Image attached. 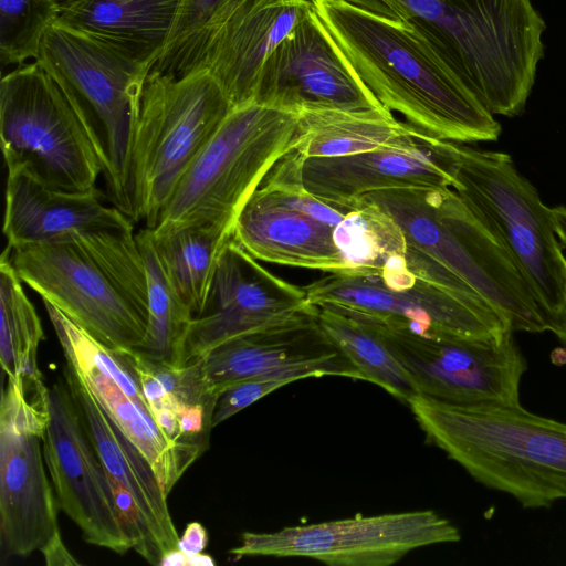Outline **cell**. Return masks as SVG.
Listing matches in <instances>:
<instances>
[{
  "mask_svg": "<svg viewBox=\"0 0 566 566\" xmlns=\"http://www.w3.org/2000/svg\"><path fill=\"white\" fill-rule=\"evenodd\" d=\"M365 321V319H363ZM417 395L455 405H517L527 363L512 331L485 338L423 335L377 322Z\"/></svg>",
  "mask_w": 566,
  "mask_h": 566,
  "instance_id": "cell-12",
  "label": "cell"
},
{
  "mask_svg": "<svg viewBox=\"0 0 566 566\" xmlns=\"http://www.w3.org/2000/svg\"><path fill=\"white\" fill-rule=\"evenodd\" d=\"M415 28L493 115L526 105L546 24L532 0H363Z\"/></svg>",
  "mask_w": 566,
  "mask_h": 566,
  "instance_id": "cell-2",
  "label": "cell"
},
{
  "mask_svg": "<svg viewBox=\"0 0 566 566\" xmlns=\"http://www.w3.org/2000/svg\"><path fill=\"white\" fill-rule=\"evenodd\" d=\"M358 200L389 217L408 245L469 284L513 332L551 331L546 315L507 251L454 189L382 190Z\"/></svg>",
  "mask_w": 566,
  "mask_h": 566,
  "instance_id": "cell-4",
  "label": "cell"
},
{
  "mask_svg": "<svg viewBox=\"0 0 566 566\" xmlns=\"http://www.w3.org/2000/svg\"><path fill=\"white\" fill-rule=\"evenodd\" d=\"M7 247L0 258V359L8 375L38 374V348L44 332L27 297Z\"/></svg>",
  "mask_w": 566,
  "mask_h": 566,
  "instance_id": "cell-30",
  "label": "cell"
},
{
  "mask_svg": "<svg viewBox=\"0 0 566 566\" xmlns=\"http://www.w3.org/2000/svg\"><path fill=\"white\" fill-rule=\"evenodd\" d=\"M0 146L8 171H25L59 190H96L102 170L93 145L57 83L36 61L1 78Z\"/></svg>",
  "mask_w": 566,
  "mask_h": 566,
  "instance_id": "cell-9",
  "label": "cell"
},
{
  "mask_svg": "<svg viewBox=\"0 0 566 566\" xmlns=\"http://www.w3.org/2000/svg\"><path fill=\"white\" fill-rule=\"evenodd\" d=\"M200 367L218 396L228 387L251 378L297 381L344 376L361 380L357 369L322 329L316 305L282 323L217 346L200 360Z\"/></svg>",
  "mask_w": 566,
  "mask_h": 566,
  "instance_id": "cell-20",
  "label": "cell"
},
{
  "mask_svg": "<svg viewBox=\"0 0 566 566\" xmlns=\"http://www.w3.org/2000/svg\"><path fill=\"white\" fill-rule=\"evenodd\" d=\"M460 539L450 520L424 510L244 532L229 553L235 558L305 557L331 566H389L415 549Z\"/></svg>",
  "mask_w": 566,
  "mask_h": 566,
  "instance_id": "cell-13",
  "label": "cell"
},
{
  "mask_svg": "<svg viewBox=\"0 0 566 566\" xmlns=\"http://www.w3.org/2000/svg\"><path fill=\"white\" fill-rule=\"evenodd\" d=\"M312 8L355 73L390 112L437 138L495 142L501 125L415 28L345 0Z\"/></svg>",
  "mask_w": 566,
  "mask_h": 566,
  "instance_id": "cell-1",
  "label": "cell"
},
{
  "mask_svg": "<svg viewBox=\"0 0 566 566\" xmlns=\"http://www.w3.org/2000/svg\"><path fill=\"white\" fill-rule=\"evenodd\" d=\"M253 195L272 205L307 214L333 228L340 224L349 212L318 199L303 186L298 156L293 150L271 169Z\"/></svg>",
  "mask_w": 566,
  "mask_h": 566,
  "instance_id": "cell-33",
  "label": "cell"
},
{
  "mask_svg": "<svg viewBox=\"0 0 566 566\" xmlns=\"http://www.w3.org/2000/svg\"><path fill=\"white\" fill-rule=\"evenodd\" d=\"M158 566H190V556L176 547L161 556Z\"/></svg>",
  "mask_w": 566,
  "mask_h": 566,
  "instance_id": "cell-38",
  "label": "cell"
},
{
  "mask_svg": "<svg viewBox=\"0 0 566 566\" xmlns=\"http://www.w3.org/2000/svg\"><path fill=\"white\" fill-rule=\"evenodd\" d=\"M151 233L166 279L197 317L207 301L220 254L233 233L207 224L151 229Z\"/></svg>",
  "mask_w": 566,
  "mask_h": 566,
  "instance_id": "cell-27",
  "label": "cell"
},
{
  "mask_svg": "<svg viewBox=\"0 0 566 566\" xmlns=\"http://www.w3.org/2000/svg\"><path fill=\"white\" fill-rule=\"evenodd\" d=\"M335 228L252 195L240 211L234 240L260 261L328 273L350 271Z\"/></svg>",
  "mask_w": 566,
  "mask_h": 566,
  "instance_id": "cell-24",
  "label": "cell"
},
{
  "mask_svg": "<svg viewBox=\"0 0 566 566\" xmlns=\"http://www.w3.org/2000/svg\"><path fill=\"white\" fill-rule=\"evenodd\" d=\"M552 220L556 235L563 248H566V207L551 208Z\"/></svg>",
  "mask_w": 566,
  "mask_h": 566,
  "instance_id": "cell-37",
  "label": "cell"
},
{
  "mask_svg": "<svg viewBox=\"0 0 566 566\" xmlns=\"http://www.w3.org/2000/svg\"><path fill=\"white\" fill-rule=\"evenodd\" d=\"M408 406L428 440L476 482L525 509L566 500V423L517 405H455L415 395Z\"/></svg>",
  "mask_w": 566,
  "mask_h": 566,
  "instance_id": "cell-3",
  "label": "cell"
},
{
  "mask_svg": "<svg viewBox=\"0 0 566 566\" xmlns=\"http://www.w3.org/2000/svg\"><path fill=\"white\" fill-rule=\"evenodd\" d=\"M298 114L292 150L302 158L338 157L377 149L398 142L413 129L386 108L315 109Z\"/></svg>",
  "mask_w": 566,
  "mask_h": 566,
  "instance_id": "cell-26",
  "label": "cell"
},
{
  "mask_svg": "<svg viewBox=\"0 0 566 566\" xmlns=\"http://www.w3.org/2000/svg\"><path fill=\"white\" fill-rule=\"evenodd\" d=\"M63 377L107 474L135 499L161 556L176 548L180 536L168 509V497L150 463L109 420L83 379L67 364Z\"/></svg>",
  "mask_w": 566,
  "mask_h": 566,
  "instance_id": "cell-23",
  "label": "cell"
},
{
  "mask_svg": "<svg viewBox=\"0 0 566 566\" xmlns=\"http://www.w3.org/2000/svg\"><path fill=\"white\" fill-rule=\"evenodd\" d=\"M41 554L46 566H77L81 564L63 543L61 532L41 549Z\"/></svg>",
  "mask_w": 566,
  "mask_h": 566,
  "instance_id": "cell-36",
  "label": "cell"
},
{
  "mask_svg": "<svg viewBox=\"0 0 566 566\" xmlns=\"http://www.w3.org/2000/svg\"><path fill=\"white\" fill-rule=\"evenodd\" d=\"M317 321L361 380L381 387L407 405L417 395L407 371L371 324L325 306H317Z\"/></svg>",
  "mask_w": 566,
  "mask_h": 566,
  "instance_id": "cell-28",
  "label": "cell"
},
{
  "mask_svg": "<svg viewBox=\"0 0 566 566\" xmlns=\"http://www.w3.org/2000/svg\"><path fill=\"white\" fill-rule=\"evenodd\" d=\"M35 61L57 83L97 155L107 198L130 219L129 168L151 66L105 41L54 24Z\"/></svg>",
  "mask_w": 566,
  "mask_h": 566,
  "instance_id": "cell-5",
  "label": "cell"
},
{
  "mask_svg": "<svg viewBox=\"0 0 566 566\" xmlns=\"http://www.w3.org/2000/svg\"><path fill=\"white\" fill-rule=\"evenodd\" d=\"M43 454L60 509L88 544L125 554L135 545L116 506L108 474L63 377L49 387Z\"/></svg>",
  "mask_w": 566,
  "mask_h": 566,
  "instance_id": "cell-15",
  "label": "cell"
},
{
  "mask_svg": "<svg viewBox=\"0 0 566 566\" xmlns=\"http://www.w3.org/2000/svg\"><path fill=\"white\" fill-rule=\"evenodd\" d=\"M300 114L251 102L233 107L188 168L153 230L207 224L233 233L271 169L293 149Z\"/></svg>",
  "mask_w": 566,
  "mask_h": 566,
  "instance_id": "cell-6",
  "label": "cell"
},
{
  "mask_svg": "<svg viewBox=\"0 0 566 566\" xmlns=\"http://www.w3.org/2000/svg\"><path fill=\"white\" fill-rule=\"evenodd\" d=\"M208 544V534L199 522L189 523L177 542V548L187 555L203 553Z\"/></svg>",
  "mask_w": 566,
  "mask_h": 566,
  "instance_id": "cell-35",
  "label": "cell"
},
{
  "mask_svg": "<svg viewBox=\"0 0 566 566\" xmlns=\"http://www.w3.org/2000/svg\"><path fill=\"white\" fill-rule=\"evenodd\" d=\"M142 252L148 293V322L142 347L144 355L178 367L181 344L192 313L166 279L155 252L151 229L136 234Z\"/></svg>",
  "mask_w": 566,
  "mask_h": 566,
  "instance_id": "cell-29",
  "label": "cell"
},
{
  "mask_svg": "<svg viewBox=\"0 0 566 566\" xmlns=\"http://www.w3.org/2000/svg\"><path fill=\"white\" fill-rule=\"evenodd\" d=\"M59 11V0H0L1 65L35 60Z\"/></svg>",
  "mask_w": 566,
  "mask_h": 566,
  "instance_id": "cell-32",
  "label": "cell"
},
{
  "mask_svg": "<svg viewBox=\"0 0 566 566\" xmlns=\"http://www.w3.org/2000/svg\"><path fill=\"white\" fill-rule=\"evenodd\" d=\"M10 259L21 281L42 301L98 342L115 352L142 347L147 313L71 234L12 248Z\"/></svg>",
  "mask_w": 566,
  "mask_h": 566,
  "instance_id": "cell-11",
  "label": "cell"
},
{
  "mask_svg": "<svg viewBox=\"0 0 566 566\" xmlns=\"http://www.w3.org/2000/svg\"><path fill=\"white\" fill-rule=\"evenodd\" d=\"M56 25L111 43L151 69L165 51L181 0H59Z\"/></svg>",
  "mask_w": 566,
  "mask_h": 566,
  "instance_id": "cell-25",
  "label": "cell"
},
{
  "mask_svg": "<svg viewBox=\"0 0 566 566\" xmlns=\"http://www.w3.org/2000/svg\"><path fill=\"white\" fill-rule=\"evenodd\" d=\"M305 290L313 305L423 335L485 338L512 331L485 301L459 295L421 279L397 290L386 285L375 272L346 271L329 273Z\"/></svg>",
  "mask_w": 566,
  "mask_h": 566,
  "instance_id": "cell-14",
  "label": "cell"
},
{
  "mask_svg": "<svg viewBox=\"0 0 566 566\" xmlns=\"http://www.w3.org/2000/svg\"><path fill=\"white\" fill-rule=\"evenodd\" d=\"M254 102L296 113L386 108L339 52L313 8L265 60Z\"/></svg>",
  "mask_w": 566,
  "mask_h": 566,
  "instance_id": "cell-18",
  "label": "cell"
},
{
  "mask_svg": "<svg viewBox=\"0 0 566 566\" xmlns=\"http://www.w3.org/2000/svg\"><path fill=\"white\" fill-rule=\"evenodd\" d=\"M312 8V0H250L220 30L199 71H207L233 107L254 102L271 52Z\"/></svg>",
  "mask_w": 566,
  "mask_h": 566,
  "instance_id": "cell-21",
  "label": "cell"
},
{
  "mask_svg": "<svg viewBox=\"0 0 566 566\" xmlns=\"http://www.w3.org/2000/svg\"><path fill=\"white\" fill-rule=\"evenodd\" d=\"M66 364L83 379L109 420L145 455L168 497L187 471L156 424L132 367L51 303L43 301Z\"/></svg>",
  "mask_w": 566,
  "mask_h": 566,
  "instance_id": "cell-19",
  "label": "cell"
},
{
  "mask_svg": "<svg viewBox=\"0 0 566 566\" xmlns=\"http://www.w3.org/2000/svg\"><path fill=\"white\" fill-rule=\"evenodd\" d=\"M453 175V189L502 243L559 337L566 259L551 208L505 153L457 143Z\"/></svg>",
  "mask_w": 566,
  "mask_h": 566,
  "instance_id": "cell-7",
  "label": "cell"
},
{
  "mask_svg": "<svg viewBox=\"0 0 566 566\" xmlns=\"http://www.w3.org/2000/svg\"><path fill=\"white\" fill-rule=\"evenodd\" d=\"M132 223L116 207L103 203L101 192L51 188L22 170L8 171L3 234L9 248L41 243L74 231Z\"/></svg>",
  "mask_w": 566,
  "mask_h": 566,
  "instance_id": "cell-22",
  "label": "cell"
},
{
  "mask_svg": "<svg viewBox=\"0 0 566 566\" xmlns=\"http://www.w3.org/2000/svg\"><path fill=\"white\" fill-rule=\"evenodd\" d=\"M558 339L566 345V273H565V284H564V293H563V329Z\"/></svg>",
  "mask_w": 566,
  "mask_h": 566,
  "instance_id": "cell-39",
  "label": "cell"
},
{
  "mask_svg": "<svg viewBox=\"0 0 566 566\" xmlns=\"http://www.w3.org/2000/svg\"><path fill=\"white\" fill-rule=\"evenodd\" d=\"M233 106L207 71L150 72L133 143L130 219L157 226L175 188Z\"/></svg>",
  "mask_w": 566,
  "mask_h": 566,
  "instance_id": "cell-8",
  "label": "cell"
},
{
  "mask_svg": "<svg viewBox=\"0 0 566 566\" xmlns=\"http://www.w3.org/2000/svg\"><path fill=\"white\" fill-rule=\"evenodd\" d=\"M250 0H181L168 44L150 72L186 76L197 72L224 24Z\"/></svg>",
  "mask_w": 566,
  "mask_h": 566,
  "instance_id": "cell-31",
  "label": "cell"
},
{
  "mask_svg": "<svg viewBox=\"0 0 566 566\" xmlns=\"http://www.w3.org/2000/svg\"><path fill=\"white\" fill-rule=\"evenodd\" d=\"M290 378H251L224 389L218 397L213 427L231 418L270 392L293 382Z\"/></svg>",
  "mask_w": 566,
  "mask_h": 566,
  "instance_id": "cell-34",
  "label": "cell"
},
{
  "mask_svg": "<svg viewBox=\"0 0 566 566\" xmlns=\"http://www.w3.org/2000/svg\"><path fill=\"white\" fill-rule=\"evenodd\" d=\"M312 305L305 287L266 270L232 237L218 260L203 310L187 328L178 367L196 364L217 346L282 323Z\"/></svg>",
  "mask_w": 566,
  "mask_h": 566,
  "instance_id": "cell-16",
  "label": "cell"
},
{
  "mask_svg": "<svg viewBox=\"0 0 566 566\" xmlns=\"http://www.w3.org/2000/svg\"><path fill=\"white\" fill-rule=\"evenodd\" d=\"M455 153V142L413 126L410 134L377 149L338 157L297 156L303 186L348 212L360 197L375 191L453 189Z\"/></svg>",
  "mask_w": 566,
  "mask_h": 566,
  "instance_id": "cell-17",
  "label": "cell"
},
{
  "mask_svg": "<svg viewBox=\"0 0 566 566\" xmlns=\"http://www.w3.org/2000/svg\"><path fill=\"white\" fill-rule=\"evenodd\" d=\"M0 405V563L28 557L60 532L59 503L43 454L44 385L8 376Z\"/></svg>",
  "mask_w": 566,
  "mask_h": 566,
  "instance_id": "cell-10",
  "label": "cell"
}]
</instances>
